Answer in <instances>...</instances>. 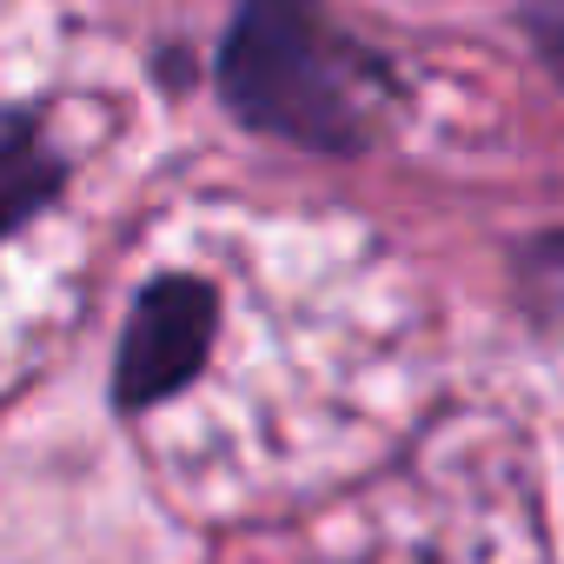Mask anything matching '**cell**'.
<instances>
[{"label":"cell","instance_id":"6da1fadb","mask_svg":"<svg viewBox=\"0 0 564 564\" xmlns=\"http://www.w3.org/2000/svg\"><path fill=\"white\" fill-rule=\"evenodd\" d=\"M133 113L140 80L80 0H0V279L80 226Z\"/></svg>","mask_w":564,"mask_h":564},{"label":"cell","instance_id":"7a4b0ae2","mask_svg":"<svg viewBox=\"0 0 564 564\" xmlns=\"http://www.w3.org/2000/svg\"><path fill=\"white\" fill-rule=\"evenodd\" d=\"M213 346V286L206 265H160L140 279V293L120 326L113 352V399L120 412H153L173 405L199 386Z\"/></svg>","mask_w":564,"mask_h":564}]
</instances>
